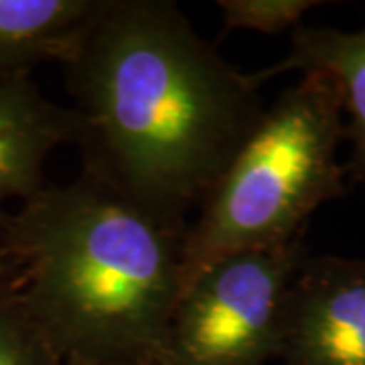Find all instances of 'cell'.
<instances>
[{
  "label": "cell",
  "mask_w": 365,
  "mask_h": 365,
  "mask_svg": "<svg viewBox=\"0 0 365 365\" xmlns=\"http://www.w3.org/2000/svg\"><path fill=\"white\" fill-rule=\"evenodd\" d=\"M61 69L81 173L181 230L266 110L169 0H106Z\"/></svg>",
  "instance_id": "1"
},
{
  "label": "cell",
  "mask_w": 365,
  "mask_h": 365,
  "mask_svg": "<svg viewBox=\"0 0 365 365\" xmlns=\"http://www.w3.org/2000/svg\"><path fill=\"white\" fill-rule=\"evenodd\" d=\"M185 232L81 173L0 217L19 300L66 365H157Z\"/></svg>",
  "instance_id": "2"
},
{
  "label": "cell",
  "mask_w": 365,
  "mask_h": 365,
  "mask_svg": "<svg viewBox=\"0 0 365 365\" xmlns=\"http://www.w3.org/2000/svg\"><path fill=\"white\" fill-rule=\"evenodd\" d=\"M345 140L335 81L309 71L282 91L213 185L185 232L182 287L227 254L304 237L317 209L345 193Z\"/></svg>",
  "instance_id": "3"
},
{
  "label": "cell",
  "mask_w": 365,
  "mask_h": 365,
  "mask_svg": "<svg viewBox=\"0 0 365 365\" xmlns=\"http://www.w3.org/2000/svg\"><path fill=\"white\" fill-rule=\"evenodd\" d=\"M304 237L227 254L181 288L157 365H266L278 355L284 300Z\"/></svg>",
  "instance_id": "4"
},
{
  "label": "cell",
  "mask_w": 365,
  "mask_h": 365,
  "mask_svg": "<svg viewBox=\"0 0 365 365\" xmlns=\"http://www.w3.org/2000/svg\"><path fill=\"white\" fill-rule=\"evenodd\" d=\"M276 359L365 365V258H304L287 292Z\"/></svg>",
  "instance_id": "5"
},
{
  "label": "cell",
  "mask_w": 365,
  "mask_h": 365,
  "mask_svg": "<svg viewBox=\"0 0 365 365\" xmlns=\"http://www.w3.org/2000/svg\"><path fill=\"white\" fill-rule=\"evenodd\" d=\"M78 140V116L39 90L31 76L0 79V217L6 201H26L45 187L55 148Z\"/></svg>",
  "instance_id": "6"
},
{
  "label": "cell",
  "mask_w": 365,
  "mask_h": 365,
  "mask_svg": "<svg viewBox=\"0 0 365 365\" xmlns=\"http://www.w3.org/2000/svg\"><path fill=\"white\" fill-rule=\"evenodd\" d=\"M287 71H321L335 81L343 106L345 140L351 144L345 170L353 181H365V26L341 31L299 25L292 31L287 57L250 73V78L262 86L266 79Z\"/></svg>",
  "instance_id": "7"
},
{
  "label": "cell",
  "mask_w": 365,
  "mask_h": 365,
  "mask_svg": "<svg viewBox=\"0 0 365 365\" xmlns=\"http://www.w3.org/2000/svg\"><path fill=\"white\" fill-rule=\"evenodd\" d=\"M106 0H0V79L63 66L78 51Z\"/></svg>",
  "instance_id": "8"
},
{
  "label": "cell",
  "mask_w": 365,
  "mask_h": 365,
  "mask_svg": "<svg viewBox=\"0 0 365 365\" xmlns=\"http://www.w3.org/2000/svg\"><path fill=\"white\" fill-rule=\"evenodd\" d=\"M0 365H66L26 314L19 292L0 304Z\"/></svg>",
  "instance_id": "9"
},
{
  "label": "cell",
  "mask_w": 365,
  "mask_h": 365,
  "mask_svg": "<svg viewBox=\"0 0 365 365\" xmlns=\"http://www.w3.org/2000/svg\"><path fill=\"white\" fill-rule=\"evenodd\" d=\"M319 0H220L225 31H256V33H282L297 29L300 19Z\"/></svg>",
  "instance_id": "10"
},
{
  "label": "cell",
  "mask_w": 365,
  "mask_h": 365,
  "mask_svg": "<svg viewBox=\"0 0 365 365\" xmlns=\"http://www.w3.org/2000/svg\"><path fill=\"white\" fill-rule=\"evenodd\" d=\"M16 292H19V272L2 274L0 276V304L13 299Z\"/></svg>",
  "instance_id": "11"
},
{
  "label": "cell",
  "mask_w": 365,
  "mask_h": 365,
  "mask_svg": "<svg viewBox=\"0 0 365 365\" xmlns=\"http://www.w3.org/2000/svg\"><path fill=\"white\" fill-rule=\"evenodd\" d=\"M16 272V266H14V262L4 254V252H0V276L2 274H13Z\"/></svg>",
  "instance_id": "12"
}]
</instances>
